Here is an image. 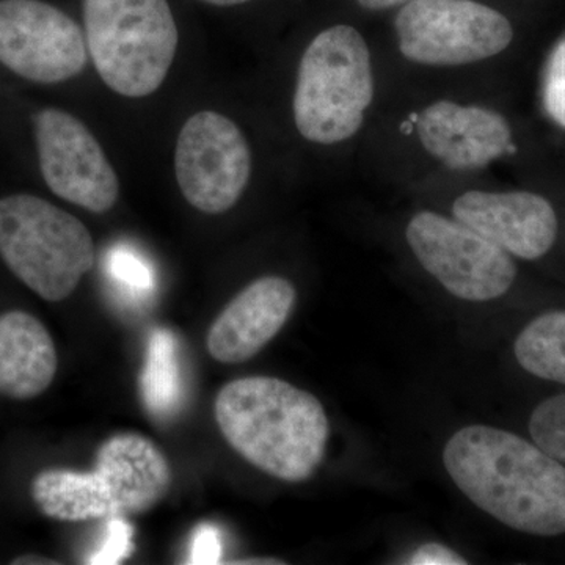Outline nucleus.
I'll return each instance as SVG.
<instances>
[{"mask_svg": "<svg viewBox=\"0 0 565 565\" xmlns=\"http://www.w3.org/2000/svg\"><path fill=\"white\" fill-rule=\"evenodd\" d=\"M522 150L515 121L475 82H416L388 76L362 148L388 182L484 177Z\"/></svg>", "mask_w": 565, "mask_h": 565, "instance_id": "1", "label": "nucleus"}, {"mask_svg": "<svg viewBox=\"0 0 565 565\" xmlns=\"http://www.w3.org/2000/svg\"><path fill=\"white\" fill-rule=\"evenodd\" d=\"M444 463L465 497L503 525L537 537L565 534V465L533 440L463 427L445 446Z\"/></svg>", "mask_w": 565, "mask_h": 565, "instance_id": "2", "label": "nucleus"}, {"mask_svg": "<svg viewBox=\"0 0 565 565\" xmlns=\"http://www.w3.org/2000/svg\"><path fill=\"white\" fill-rule=\"evenodd\" d=\"M384 51L351 22L327 25L297 63L291 111L300 139L322 150L360 151L384 98Z\"/></svg>", "mask_w": 565, "mask_h": 565, "instance_id": "3", "label": "nucleus"}, {"mask_svg": "<svg viewBox=\"0 0 565 565\" xmlns=\"http://www.w3.org/2000/svg\"><path fill=\"white\" fill-rule=\"evenodd\" d=\"M214 415L237 455L281 481H307L326 457L330 426L322 404L280 379L230 382L215 397Z\"/></svg>", "mask_w": 565, "mask_h": 565, "instance_id": "4", "label": "nucleus"}, {"mask_svg": "<svg viewBox=\"0 0 565 565\" xmlns=\"http://www.w3.org/2000/svg\"><path fill=\"white\" fill-rule=\"evenodd\" d=\"M515 39L512 21L481 0H411L394 11L386 71L393 79L476 84Z\"/></svg>", "mask_w": 565, "mask_h": 565, "instance_id": "5", "label": "nucleus"}, {"mask_svg": "<svg viewBox=\"0 0 565 565\" xmlns=\"http://www.w3.org/2000/svg\"><path fill=\"white\" fill-rule=\"evenodd\" d=\"M84 22L92 61L110 90L145 98L161 87L178 50L169 0H84Z\"/></svg>", "mask_w": 565, "mask_h": 565, "instance_id": "6", "label": "nucleus"}, {"mask_svg": "<svg viewBox=\"0 0 565 565\" xmlns=\"http://www.w3.org/2000/svg\"><path fill=\"white\" fill-rule=\"evenodd\" d=\"M0 256L11 273L47 302H62L95 264L87 226L40 196L0 200Z\"/></svg>", "mask_w": 565, "mask_h": 565, "instance_id": "7", "label": "nucleus"}, {"mask_svg": "<svg viewBox=\"0 0 565 565\" xmlns=\"http://www.w3.org/2000/svg\"><path fill=\"white\" fill-rule=\"evenodd\" d=\"M414 192L445 200L446 212L500 245L520 262H539L556 247L559 215L544 193L498 189L484 177L429 178L408 185Z\"/></svg>", "mask_w": 565, "mask_h": 565, "instance_id": "8", "label": "nucleus"}, {"mask_svg": "<svg viewBox=\"0 0 565 565\" xmlns=\"http://www.w3.org/2000/svg\"><path fill=\"white\" fill-rule=\"evenodd\" d=\"M404 239L419 266L457 299H501L519 278L514 256L437 207L416 210Z\"/></svg>", "mask_w": 565, "mask_h": 565, "instance_id": "9", "label": "nucleus"}, {"mask_svg": "<svg viewBox=\"0 0 565 565\" xmlns=\"http://www.w3.org/2000/svg\"><path fill=\"white\" fill-rule=\"evenodd\" d=\"M174 173L182 195L195 210L223 214L239 203L250 185V141L232 118L200 111L178 136Z\"/></svg>", "mask_w": 565, "mask_h": 565, "instance_id": "10", "label": "nucleus"}, {"mask_svg": "<svg viewBox=\"0 0 565 565\" xmlns=\"http://www.w3.org/2000/svg\"><path fill=\"white\" fill-rule=\"evenodd\" d=\"M0 63L24 79L58 84L79 76L87 40L68 14L41 0H0Z\"/></svg>", "mask_w": 565, "mask_h": 565, "instance_id": "11", "label": "nucleus"}, {"mask_svg": "<svg viewBox=\"0 0 565 565\" xmlns=\"http://www.w3.org/2000/svg\"><path fill=\"white\" fill-rule=\"evenodd\" d=\"M33 121L47 188L93 214L110 211L120 195V181L90 129L61 109H43Z\"/></svg>", "mask_w": 565, "mask_h": 565, "instance_id": "12", "label": "nucleus"}, {"mask_svg": "<svg viewBox=\"0 0 565 565\" xmlns=\"http://www.w3.org/2000/svg\"><path fill=\"white\" fill-rule=\"evenodd\" d=\"M296 300V288L286 278L267 275L252 281L212 322L207 352L221 363L247 362L277 337Z\"/></svg>", "mask_w": 565, "mask_h": 565, "instance_id": "13", "label": "nucleus"}, {"mask_svg": "<svg viewBox=\"0 0 565 565\" xmlns=\"http://www.w3.org/2000/svg\"><path fill=\"white\" fill-rule=\"evenodd\" d=\"M95 470L109 486L121 516L150 511L166 498L173 481L166 455L140 434H118L104 441Z\"/></svg>", "mask_w": 565, "mask_h": 565, "instance_id": "14", "label": "nucleus"}, {"mask_svg": "<svg viewBox=\"0 0 565 565\" xmlns=\"http://www.w3.org/2000/svg\"><path fill=\"white\" fill-rule=\"evenodd\" d=\"M58 355L46 327L25 311L0 315V394L28 401L50 388Z\"/></svg>", "mask_w": 565, "mask_h": 565, "instance_id": "15", "label": "nucleus"}, {"mask_svg": "<svg viewBox=\"0 0 565 565\" xmlns=\"http://www.w3.org/2000/svg\"><path fill=\"white\" fill-rule=\"evenodd\" d=\"M32 498L41 512L58 522H92L117 516L114 497L96 470L51 468L32 481Z\"/></svg>", "mask_w": 565, "mask_h": 565, "instance_id": "16", "label": "nucleus"}, {"mask_svg": "<svg viewBox=\"0 0 565 565\" xmlns=\"http://www.w3.org/2000/svg\"><path fill=\"white\" fill-rule=\"evenodd\" d=\"M514 355L525 373L565 386V308L527 322L515 338Z\"/></svg>", "mask_w": 565, "mask_h": 565, "instance_id": "17", "label": "nucleus"}, {"mask_svg": "<svg viewBox=\"0 0 565 565\" xmlns=\"http://www.w3.org/2000/svg\"><path fill=\"white\" fill-rule=\"evenodd\" d=\"M140 388L148 411L159 418L172 415L181 403L182 382L177 338L169 330H154L148 341Z\"/></svg>", "mask_w": 565, "mask_h": 565, "instance_id": "18", "label": "nucleus"}, {"mask_svg": "<svg viewBox=\"0 0 565 565\" xmlns=\"http://www.w3.org/2000/svg\"><path fill=\"white\" fill-rule=\"evenodd\" d=\"M527 433L535 445L565 465V392L535 405L527 419Z\"/></svg>", "mask_w": 565, "mask_h": 565, "instance_id": "19", "label": "nucleus"}, {"mask_svg": "<svg viewBox=\"0 0 565 565\" xmlns=\"http://www.w3.org/2000/svg\"><path fill=\"white\" fill-rule=\"evenodd\" d=\"M107 274L115 285L131 297H147L156 285L150 263L126 245L110 248L106 259Z\"/></svg>", "mask_w": 565, "mask_h": 565, "instance_id": "20", "label": "nucleus"}, {"mask_svg": "<svg viewBox=\"0 0 565 565\" xmlns=\"http://www.w3.org/2000/svg\"><path fill=\"white\" fill-rule=\"evenodd\" d=\"M134 552V527L126 516L107 519L102 545L88 557V564L110 565L121 563Z\"/></svg>", "mask_w": 565, "mask_h": 565, "instance_id": "21", "label": "nucleus"}, {"mask_svg": "<svg viewBox=\"0 0 565 565\" xmlns=\"http://www.w3.org/2000/svg\"><path fill=\"white\" fill-rule=\"evenodd\" d=\"M545 106L565 128V39L557 44L546 68Z\"/></svg>", "mask_w": 565, "mask_h": 565, "instance_id": "22", "label": "nucleus"}, {"mask_svg": "<svg viewBox=\"0 0 565 565\" xmlns=\"http://www.w3.org/2000/svg\"><path fill=\"white\" fill-rule=\"evenodd\" d=\"M223 555L222 537L217 527L203 523L192 535L189 564H218Z\"/></svg>", "mask_w": 565, "mask_h": 565, "instance_id": "23", "label": "nucleus"}, {"mask_svg": "<svg viewBox=\"0 0 565 565\" xmlns=\"http://www.w3.org/2000/svg\"><path fill=\"white\" fill-rule=\"evenodd\" d=\"M407 564L414 565H463L468 564L467 559L457 555L455 550L440 544H426L419 546L411 556Z\"/></svg>", "mask_w": 565, "mask_h": 565, "instance_id": "24", "label": "nucleus"}, {"mask_svg": "<svg viewBox=\"0 0 565 565\" xmlns=\"http://www.w3.org/2000/svg\"><path fill=\"white\" fill-rule=\"evenodd\" d=\"M360 9L370 13H384V11H396L411 0H353Z\"/></svg>", "mask_w": 565, "mask_h": 565, "instance_id": "25", "label": "nucleus"}, {"mask_svg": "<svg viewBox=\"0 0 565 565\" xmlns=\"http://www.w3.org/2000/svg\"><path fill=\"white\" fill-rule=\"evenodd\" d=\"M14 565H50V564H58L57 561H51L50 557L36 556V555H25L17 557L13 561Z\"/></svg>", "mask_w": 565, "mask_h": 565, "instance_id": "26", "label": "nucleus"}, {"mask_svg": "<svg viewBox=\"0 0 565 565\" xmlns=\"http://www.w3.org/2000/svg\"><path fill=\"white\" fill-rule=\"evenodd\" d=\"M203 2L211 3V6L217 7H236L243 6V3L250 2V0H203Z\"/></svg>", "mask_w": 565, "mask_h": 565, "instance_id": "27", "label": "nucleus"}]
</instances>
